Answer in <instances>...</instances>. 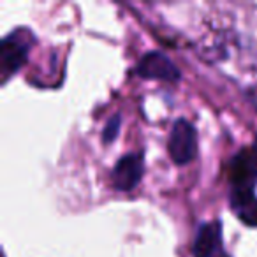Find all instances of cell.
Masks as SVG:
<instances>
[{"mask_svg":"<svg viewBox=\"0 0 257 257\" xmlns=\"http://www.w3.org/2000/svg\"><path fill=\"white\" fill-rule=\"evenodd\" d=\"M30 46H32V34L27 29H18L11 32L8 37L2 39L0 44V71H2V81L18 72L25 65L29 57Z\"/></svg>","mask_w":257,"mask_h":257,"instance_id":"6da1fadb","label":"cell"},{"mask_svg":"<svg viewBox=\"0 0 257 257\" xmlns=\"http://www.w3.org/2000/svg\"><path fill=\"white\" fill-rule=\"evenodd\" d=\"M168 152L173 162L185 166L192 162L197 155V133L194 125L185 118H178L173 123L168 140Z\"/></svg>","mask_w":257,"mask_h":257,"instance_id":"7a4b0ae2","label":"cell"},{"mask_svg":"<svg viewBox=\"0 0 257 257\" xmlns=\"http://www.w3.org/2000/svg\"><path fill=\"white\" fill-rule=\"evenodd\" d=\"M136 74L145 79H159V81L169 83L178 81L182 78L180 69L162 51H148L138 64Z\"/></svg>","mask_w":257,"mask_h":257,"instance_id":"3957f363","label":"cell"},{"mask_svg":"<svg viewBox=\"0 0 257 257\" xmlns=\"http://www.w3.org/2000/svg\"><path fill=\"white\" fill-rule=\"evenodd\" d=\"M143 178V155L141 154H125L118 159L111 173V182L116 190L128 192L138 187Z\"/></svg>","mask_w":257,"mask_h":257,"instance_id":"277c9868","label":"cell"},{"mask_svg":"<svg viewBox=\"0 0 257 257\" xmlns=\"http://www.w3.org/2000/svg\"><path fill=\"white\" fill-rule=\"evenodd\" d=\"M232 187H253L257 182V155L252 148H243L232 157L227 169Z\"/></svg>","mask_w":257,"mask_h":257,"instance_id":"5b68a950","label":"cell"},{"mask_svg":"<svg viewBox=\"0 0 257 257\" xmlns=\"http://www.w3.org/2000/svg\"><path fill=\"white\" fill-rule=\"evenodd\" d=\"M222 245V225L218 220L204 222L197 229L192 245L194 257H215Z\"/></svg>","mask_w":257,"mask_h":257,"instance_id":"8992f818","label":"cell"},{"mask_svg":"<svg viewBox=\"0 0 257 257\" xmlns=\"http://www.w3.org/2000/svg\"><path fill=\"white\" fill-rule=\"evenodd\" d=\"M231 206L245 224L257 225V197L253 187H232Z\"/></svg>","mask_w":257,"mask_h":257,"instance_id":"52a82bcc","label":"cell"},{"mask_svg":"<svg viewBox=\"0 0 257 257\" xmlns=\"http://www.w3.org/2000/svg\"><path fill=\"white\" fill-rule=\"evenodd\" d=\"M120 125H121L120 114H113V116L106 121V127H104V131H102V141L104 143L109 145L116 140L118 134H120Z\"/></svg>","mask_w":257,"mask_h":257,"instance_id":"ba28073f","label":"cell"},{"mask_svg":"<svg viewBox=\"0 0 257 257\" xmlns=\"http://www.w3.org/2000/svg\"><path fill=\"white\" fill-rule=\"evenodd\" d=\"M252 150L255 152V155H257V134H255V140H253V145H252Z\"/></svg>","mask_w":257,"mask_h":257,"instance_id":"9c48e42d","label":"cell"}]
</instances>
